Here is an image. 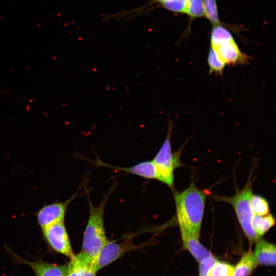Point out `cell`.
<instances>
[{
    "label": "cell",
    "mask_w": 276,
    "mask_h": 276,
    "mask_svg": "<svg viewBox=\"0 0 276 276\" xmlns=\"http://www.w3.org/2000/svg\"><path fill=\"white\" fill-rule=\"evenodd\" d=\"M173 129V122L169 119L166 137L152 160L154 165L157 179L172 188L174 183V170L178 166L181 150L172 152L171 138Z\"/></svg>",
    "instance_id": "277c9868"
},
{
    "label": "cell",
    "mask_w": 276,
    "mask_h": 276,
    "mask_svg": "<svg viewBox=\"0 0 276 276\" xmlns=\"http://www.w3.org/2000/svg\"><path fill=\"white\" fill-rule=\"evenodd\" d=\"M275 246L274 244L263 240L256 242L254 252L258 265L275 266Z\"/></svg>",
    "instance_id": "8fae6325"
},
{
    "label": "cell",
    "mask_w": 276,
    "mask_h": 276,
    "mask_svg": "<svg viewBox=\"0 0 276 276\" xmlns=\"http://www.w3.org/2000/svg\"><path fill=\"white\" fill-rule=\"evenodd\" d=\"M258 265L254 252L250 250L243 255L234 266L233 276H248Z\"/></svg>",
    "instance_id": "5bb4252c"
},
{
    "label": "cell",
    "mask_w": 276,
    "mask_h": 276,
    "mask_svg": "<svg viewBox=\"0 0 276 276\" xmlns=\"http://www.w3.org/2000/svg\"><path fill=\"white\" fill-rule=\"evenodd\" d=\"M208 63L210 74L215 73L218 75H222L225 64L211 48L208 54Z\"/></svg>",
    "instance_id": "44dd1931"
},
{
    "label": "cell",
    "mask_w": 276,
    "mask_h": 276,
    "mask_svg": "<svg viewBox=\"0 0 276 276\" xmlns=\"http://www.w3.org/2000/svg\"><path fill=\"white\" fill-rule=\"evenodd\" d=\"M180 231L183 248L188 250L198 262L212 255L200 243L199 238L184 229L180 228Z\"/></svg>",
    "instance_id": "30bf717a"
},
{
    "label": "cell",
    "mask_w": 276,
    "mask_h": 276,
    "mask_svg": "<svg viewBox=\"0 0 276 276\" xmlns=\"http://www.w3.org/2000/svg\"><path fill=\"white\" fill-rule=\"evenodd\" d=\"M211 48L225 65L236 66L245 64L251 58L241 51L234 39Z\"/></svg>",
    "instance_id": "ba28073f"
},
{
    "label": "cell",
    "mask_w": 276,
    "mask_h": 276,
    "mask_svg": "<svg viewBox=\"0 0 276 276\" xmlns=\"http://www.w3.org/2000/svg\"><path fill=\"white\" fill-rule=\"evenodd\" d=\"M187 14L191 20L205 16L202 0H187Z\"/></svg>",
    "instance_id": "7402d4cb"
},
{
    "label": "cell",
    "mask_w": 276,
    "mask_h": 276,
    "mask_svg": "<svg viewBox=\"0 0 276 276\" xmlns=\"http://www.w3.org/2000/svg\"><path fill=\"white\" fill-rule=\"evenodd\" d=\"M216 261L217 259L211 255L199 262L198 276H207L209 269Z\"/></svg>",
    "instance_id": "603a6c76"
},
{
    "label": "cell",
    "mask_w": 276,
    "mask_h": 276,
    "mask_svg": "<svg viewBox=\"0 0 276 276\" xmlns=\"http://www.w3.org/2000/svg\"><path fill=\"white\" fill-rule=\"evenodd\" d=\"M156 5L170 11L187 14V0H151L141 7L134 9V13L148 11L152 6Z\"/></svg>",
    "instance_id": "4fadbf2b"
},
{
    "label": "cell",
    "mask_w": 276,
    "mask_h": 276,
    "mask_svg": "<svg viewBox=\"0 0 276 276\" xmlns=\"http://www.w3.org/2000/svg\"><path fill=\"white\" fill-rule=\"evenodd\" d=\"M251 185V180L249 179L242 189L237 190L233 196L216 197L220 201L227 202L232 205L241 227L250 244L257 242L260 238L254 230L251 223L254 215L250 205V199L253 194Z\"/></svg>",
    "instance_id": "3957f363"
},
{
    "label": "cell",
    "mask_w": 276,
    "mask_h": 276,
    "mask_svg": "<svg viewBox=\"0 0 276 276\" xmlns=\"http://www.w3.org/2000/svg\"><path fill=\"white\" fill-rule=\"evenodd\" d=\"M251 223L255 233L261 238L274 225L275 219L269 214L264 216L254 215Z\"/></svg>",
    "instance_id": "9a60e30c"
},
{
    "label": "cell",
    "mask_w": 276,
    "mask_h": 276,
    "mask_svg": "<svg viewBox=\"0 0 276 276\" xmlns=\"http://www.w3.org/2000/svg\"><path fill=\"white\" fill-rule=\"evenodd\" d=\"M234 271L233 265L217 260L209 269L207 276H233Z\"/></svg>",
    "instance_id": "ac0fdd59"
},
{
    "label": "cell",
    "mask_w": 276,
    "mask_h": 276,
    "mask_svg": "<svg viewBox=\"0 0 276 276\" xmlns=\"http://www.w3.org/2000/svg\"><path fill=\"white\" fill-rule=\"evenodd\" d=\"M100 165H103L113 169L123 171L127 173L136 175L147 179H157V174L154 165L152 160L144 161L129 168H121L106 165L101 161Z\"/></svg>",
    "instance_id": "7c38bea8"
},
{
    "label": "cell",
    "mask_w": 276,
    "mask_h": 276,
    "mask_svg": "<svg viewBox=\"0 0 276 276\" xmlns=\"http://www.w3.org/2000/svg\"><path fill=\"white\" fill-rule=\"evenodd\" d=\"M84 259L85 256L81 251L75 254L67 264V276H82Z\"/></svg>",
    "instance_id": "e0dca14e"
},
{
    "label": "cell",
    "mask_w": 276,
    "mask_h": 276,
    "mask_svg": "<svg viewBox=\"0 0 276 276\" xmlns=\"http://www.w3.org/2000/svg\"><path fill=\"white\" fill-rule=\"evenodd\" d=\"M205 16L213 26L221 25L218 13L216 0H202Z\"/></svg>",
    "instance_id": "d6986e66"
},
{
    "label": "cell",
    "mask_w": 276,
    "mask_h": 276,
    "mask_svg": "<svg viewBox=\"0 0 276 276\" xmlns=\"http://www.w3.org/2000/svg\"><path fill=\"white\" fill-rule=\"evenodd\" d=\"M19 262L29 266L36 276H67V265L50 263L42 261H29L13 253Z\"/></svg>",
    "instance_id": "9c48e42d"
},
{
    "label": "cell",
    "mask_w": 276,
    "mask_h": 276,
    "mask_svg": "<svg viewBox=\"0 0 276 276\" xmlns=\"http://www.w3.org/2000/svg\"><path fill=\"white\" fill-rule=\"evenodd\" d=\"M132 238L128 237L120 243L108 241L94 259L97 271L121 258L128 252L139 248L140 246L133 243Z\"/></svg>",
    "instance_id": "8992f818"
},
{
    "label": "cell",
    "mask_w": 276,
    "mask_h": 276,
    "mask_svg": "<svg viewBox=\"0 0 276 276\" xmlns=\"http://www.w3.org/2000/svg\"><path fill=\"white\" fill-rule=\"evenodd\" d=\"M234 39L232 34L225 27L221 25L214 26L211 33V47Z\"/></svg>",
    "instance_id": "2e32d148"
},
{
    "label": "cell",
    "mask_w": 276,
    "mask_h": 276,
    "mask_svg": "<svg viewBox=\"0 0 276 276\" xmlns=\"http://www.w3.org/2000/svg\"><path fill=\"white\" fill-rule=\"evenodd\" d=\"M74 197L66 201H57L43 205L36 213L37 223L41 229L56 222L64 221L67 208Z\"/></svg>",
    "instance_id": "52a82bcc"
},
{
    "label": "cell",
    "mask_w": 276,
    "mask_h": 276,
    "mask_svg": "<svg viewBox=\"0 0 276 276\" xmlns=\"http://www.w3.org/2000/svg\"><path fill=\"white\" fill-rule=\"evenodd\" d=\"M109 193L100 204L94 206L89 198V214L83 234L81 252L90 259H95L103 247L108 242L105 230L104 212Z\"/></svg>",
    "instance_id": "7a4b0ae2"
},
{
    "label": "cell",
    "mask_w": 276,
    "mask_h": 276,
    "mask_svg": "<svg viewBox=\"0 0 276 276\" xmlns=\"http://www.w3.org/2000/svg\"><path fill=\"white\" fill-rule=\"evenodd\" d=\"M206 194L191 183L185 190L174 194L176 217L179 228L199 238Z\"/></svg>",
    "instance_id": "6da1fadb"
},
{
    "label": "cell",
    "mask_w": 276,
    "mask_h": 276,
    "mask_svg": "<svg viewBox=\"0 0 276 276\" xmlns=\"http://www.w3.org/2000/svg\"><path fill=\"white\" fill-rule=\"evenodd\" d=\"M250 205L254 215L264 216L269 214L268 203L261 196L252 194L250 199Z\"/></svg>",
    "instance_id": "ffe728a7"
},
{
    "label": "cell",
    "mask_w": 276,
    "mask_h": 276,
    "mask_svg": "<svg viewBox=\"0 0 276 276\" xmlns=\"http://www.w3.org/2000/svg\"><path fill=\"white\" fill-rule=\"evenodd\" d=\"M41 230L43 238L51 251L70 259L74 256L64 221L55 223Z\"/></svg>",
    "instance_id": "5b68a950"
}]
</instances>
